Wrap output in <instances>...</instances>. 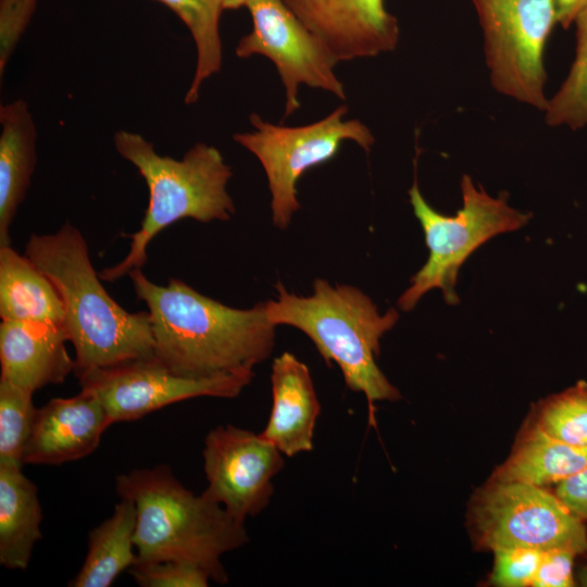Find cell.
Returning <instances> with one entry per match:
<instances>
[{
  "mask_svg": "<svg viewBox=\"0 0 587 587\" xmlns=\"http://www.w3.org/2000/svg\"><path fill=\"white\" fill-rule=\"evenodd\" d=\"M137 298L150 315L154 357L187 377L234 374L253 377L275 345V324L265 302L236 309L195 290L177 278L164 286L141 271L128 273Z\"/></svg>",
  "mask_w": 587,
  "mask_h": 587,
  "instance_id": "cell-1",
  "label": "cell"
},
{
  "mask_svg": "<svg viewBox=\"0 0 587 587\" xmlns=\"http://www.w3.org/2000/svg\"><path fill=\"white\" fill-rule=\"evenodd\" d=\"M25 255L61 296L64 327L75 349L76 377L93 369L154 357L149 312H128L111 298L75 226L66 222L53 234H32Z\"/></svg>",
  "mask_w": 587,
  "mask_h": 587,
  "instance_id": "cell-2",
  "label": "cell"
},
{
  "mask_svg": "<svg viewBox=\"0 0 587 587\" xmlns=\"http://www.w3.org/2000/svg\"><path fill=\"white\" fill-rule=\"evenodd\" d=\"M115 490L136 508L137 562H188L218 584L228 582L221 558L249 541L243 522L187 489L165 464L118 475Z\"/></svg>",
  "mask_w": 587,
  "mask_h": 587,
  "instance_id": "cell-3",
  "label": "cell"
},
{
  "mask_svg": "<svg viewBox=\"0 0 587 587\" xmlns=\"http://www.w3.org/2000/svg\"><path fill=\"white\" fill-rule=\"evenodd\" d=\"M278 297L265 302L270 321L290 325L303 332L330 365L336 363L346 386L365 396L373 421L376 401H396L399 390L376 363L380 338L399 320L389 309L379 314L376 304L360 289L349 285H330L316 278L313 294L300 297L277 283Z\"/></svg>",
  "mask_w": 587,
  "mask_h": 587,
  "instance_id": "cell-4",
  "label": "cell"
},
{
  "mask_svg": "<svg viewBox=\"0 0 587 587\" xmlns=\"http://www.w3.org/2000/svg\"><path fill=\"white\" fill-rule=\"evenodd\" d=\"M116 151L143 177L149 203L140 228L129 235L126 257L102 270L100 278L114 282L130 271L141 268L150 241L164 228L183 218L201 223L228 221L235 204L226 186L233 172L218 149L203 142L193 145L176 160L159 154L152 142L138 133L121 129L114 134Z\"/></svg>",
  "mask_w": 587,
  "mask_h": 587,
  "instance_id": "cell-5",
  "label": "cell"
},
{
  "mask_svg": "<svg viewBox=\"0 0 587 587\" xmlns=\"http://www.w3.org/2000/svg\"><path fill=\"white\" fill-rule=\"evenodd\" d=\"M462 207L453 215L433 209L420 191L416 177L409 189L410 203L419 220L428 249L425 264L412 276L410 286L398 299L400 310L409 312L432 289L442 292L445 302L458 304V274L466 259L492 237L524 227L532 214L508 203L501 192L490 196L472 177L464 174L460 182Z\"/></svg>",
  "mask_w": 587,
  "mask_h": 587,
  "instance_id": "cell-6",
  "label": "cell"
},
{
  "mask_svg": "<svg viewBox=\"0 0 587 587\" xmlns=\"http://www.w3.org/2000/svg\"><path fill=\"white\" fill-rule=\"evenodd\" d=\"M347 105H339L324 118L304 126L287 127L263 121L253 113L251 133H239L233 139L261 162L272 195L273 223L286 228L300 208L296 185L311 167L332 160L345 140H352L370 151L375 138L359 120H344Z\"/></svg>",
  "mask_w": 587,
  "mask_h": 587,
  "instance_id": "cell-7",
  "label": "cell"
},
{
  "mask_svg": "<svg viewBox=\"0 0 587 587\" xmlns=\"http://www.w3.org/2000/svg\"><path fill=\"white\" fill-rule=\"evenodd\" d=\"M484 37L491 86L545 111L544 52L558 25L554 0H472Z\"/></svg>",
  "mask_w": 587,
  "mask_h": 587,
  "instance_id": "cell-8",
  "label": "cell"
},
{
  "mask_svg": "<svg viewBox=\"0 0 587 587\" xmlns=\"http://www.w3.org/2000/svg\"><path fill=\"white\" fill-rule=\"evenodd\" d=\"M472 520L479 545L492 551L524 547L587 552L584 521L542 487L491 480L476 497Z\"/></svg>",
  "mask_w": 587,
  "mask_h": 587,
  "instance_id": "cell-9",
  "label": "cell"
},
{
  "mask_svg": "<svg viewBox=\"0 0 587 587\" xmlns=\"http://www.w3.org/2000/svg\"><path fill=\"white\" fill-rule=\"evenodd\" d=\"M246 7L253 28L239 40L236 55L260 54L273 61L286 93L283 121L300 108L297 95L302 84L346 100L345 87L334 72L338 60L283 0H249Z\"/></svg>",
  "mask_w": 587,
  "mask_h": 587,
  "instance_id": "cell-10",
  "label": "cell"
},
{
  "mask_svg": "<svg viewBox=\"0 0 587 587\" xmlns=\"http://www.w3.org/2000/svg\"><path fill=\"white\" fill-rule=\"evenodd\" d=\"M77 378L82 390L100 400L113 424L138 420L191 398H235L252 379L234 374L200 378L182 376L155 357L93 369Z\"/></svg>",
  "mask_w": 587,
  "mask_h": 587,
  "instance_id": "cell-11",
  "label": "cell"
},
{
  "mask_svg": "<svg viewBox=\"0 0 587 587\" xmlns=\"http://www.w3.org/2000/svg\"><path fill=\"white\" fill-rule=\"evenodd\" d=\"M283 453L268 440L234 425H220L204 439V494L233 517L260 514L274 494L272 479L283 470Z\"/></svg>",
  "mask_w": 587,
  "mask_h": 587,
  "instance_id": "cell-12",
  "label": "cell"
},
{
  "mask_svg": "<svg viewBox=\"0 0 587 587\" xmlns=\"http://www.w3.org/2000/svg\"><path fill=\"white\" fill-rule=\"evenodd\" d=\"M283 1L338 62L376 57L398 45V21L384 0Z\"/></svg>",
  "mask_w": 587,
  "mask_h": 587,
  "instance_id": "cell-13",
  "label": "cell"
},
{
  "mask_svg": "<svg viewBox=\"0 0 587 587\" xmlns=\"http://www.w3.org/2000/svg\"><path fill=\"white\" fill-rule=\"evenodd\" d=\"M113 423L91 392L53 398L38 409L26 444L23 464L60 465L85 458Z\"/></svg>",
  "mask_w": 587,
  "mask_h": 587,
  "instance_id": "cell-14",
  "label": "cell"
},
{
  "mask_svg": "<svg viewBox=\"0 0 587 587\" xmlns=\"http://www.w3.org/2000/svg\"><path fill=\"white\" fill-rule=\"evenodd\" d=\"M64 327L18 321H1V377L22 389L35 392L65 380L74 372Z\"/></svg>",
  "mask_w": 587,
  "mask_h": 587,
  "instance_id": "cell-15",
  "label": "cell"
},
{
  "mask_svg": "<svg viewBox=\"0 0 587 587\" xmlns=\"http://www.w3.org/2000/svg\"><path fill=\"white\" fill-rule=\"evenodd\" d=\"M272 410L262 437L290 458L313 449V434L321 413L308 366L284 352L272 364Z\"/></svg>",
  "mask_w": 587,
  "mask_h": 587,
  "instance_id": "cell-16",
  "label": "cell"
},
{
  "mask_svg": "<svg viewBox=\"0 0 587 587\" xmlns=\"http://www.w3.org/2000/svg\"><path fill=\"white\" fill-rule=\"evenodd\" d=\"M0 246H9L10 226L36 165L37 132L22 99L0 107Z\"/></svg>",
  "mask_w": 587,
  "mask_h": 587,
  "instance_id": "cell-17",
  "label": "cell"
},
{
  "mask_svg": "<svg viewBox=\"0 0 587 587\" xmlns=\"http://www.w3.org/2000/svg\"><path fill=\"white\" fill-rule=\"evenodd\" d=\"M0 316L2 321L61 327L65 321L63 302L53 283L10 245L0 246Z\"/></svg>",
  "mask_w": 587,
  "mask_h": 587,
  "instance_id": "cell-18",
  "label": "cell"
},
{
  "mask_svg": "<svg viewBox=\"0 0 587 587\" xmlns=\"http://www.w3.org/2000/svg\"><path fill=\"white\" fill-rule=\"evenodd\" d=\"M38 488L22 466L0 464V564L25 570L35 544L41 539Z\"/></svg>",
  "mask_w": 587,
  "mask_h": 587,
  "instance_id": "cell-19",
  "label": "cell"
},
{
  "mask_svg": "<svg viewBox=\"0 0 587 587\" xmlns=\"http://www.w3.org/2000/svg\"><path fill=\"white\" fill-rule=\"evenodd\" d=\"M587 466V446L566 444L538 424L530 428L492 480L536 487L559 484Z\"/></svg>",
  "mask_w": 587,
  "mask_h": 587,
  "instance_id": "cell-20",
  "label": "cell"
},
{
  "mask_svg": "<svg viewBox=\"0 0 587 587\" xmlns=\"http://www.w3.org/2000/svg\"><path fill=\"white\" fill-rule=\"evenodd\" d=\"M134 503L121 499L110 517L89 532L86 559L70 582L72 587H109L137 562Z\"/></svg>",
  "mask_w": 587,
  "mask_h": 587,
  "instance_id": "cell-21",
  "label": "cell"
},
{
  "mask_svg": "<svg viewBox=\"0 0 587 587\" xmlns=\"http://www.w3.org/2000/svg\"><path fill=\"white\" fill-rule=\"evenodd\" d=\"M168 7L187 26L196 45V70L186 92L185 102L199 98L202 83L222 66L220 17L224 10L222 0H157Z\"/></svg>",
  "mask_w": 587,
  "mask_h": 587,
  "instance_id": "cell-22",
  "label": "cell"
},
{
  "mask_svg": "<svg viewBox=\"0 0 587 587\" xmlns=\"http://www.w3.org/2000/svg\"><path fill=\"white\" fill-rule=\"evenodd\" d=\"M576 50L570 72L559 90L548 99L545 121L571 129L587 126V7L576 16Z\"/></svg>",
  "mask_w": 587,
  "mask_h": 587,
  "instance_id": "cell-23",
  "label": "cell"
},
{
  "mask_svg": "<svg viewBox=\"0 0 587 587\" xmlns=\"http://www.w3.org/2000/svg\"><path fill=\"white\" fill-rule=\"evenodd\" d=\"M37 411L33 392L0 379V464L24 465Z\"/></svg>",
  "mask_w": 587,
  "mask_h": 587,
  "instance_id": "cell-24",
  "label": "cell"
},
{
  "mask_svg": "<svg viewBox=\"0 0 587 587\" xmlns=\"http://www.w3.org/2000/svg\"><path fill=\"white\" fill-rule=\"evenodd\" d=\"M537 424L566 444L587 446V383L579 380L547 400Z\"/></svg>",
  "mask_w": 587,
  "mask_h": 587,
  "instance_id": "cell-25",
  "label": "cell"
},
{
  "mask_svg": "<svg viewBox=\"0 0 587 587\" xmlns=\"http://www.w3.org/2000/svg\"><path fill=\"white\" fill-rule=\"evenodd\" d=\"M128 572L141 587H205L211 579L202 567L175 560L136 562Z\"/></svg>",
  "mask_w": 587,
  "mask_h": 587,
  "instance_id": "cell-26",
  "label": "cell"
},
{
  "mask_svg": "<svg viewBox=\"0 0 587 587\" xmlns=\"http://www.w3.org/2000/svg\"><path fill=\"white\" fill-rule=\"evenodd\" d=\"M495 562L491 582L501 587L532 586L537 574L542 551L507 547L494 550Z\"/></svg>",
  "mask_w": 587,
  "mask_h": 587,
  "instance_id": "cell-27",
  "label": "cell"
},
{
  "mask_svg": "<svg viewBox=\"0 0 587 587\" xmlns=\"http://www.w3.org/2000/svg\"><path fill=\"white\" fill-rule=\"evenodd\" d=\"M37 0H0V76L34 14Z\"/></svg>",
  "mask_w": 587,
  "mask_h": 587,
  "instance_id": "cell-28",
  "label": "cell"
},
{
  "mask_svg": "<svg viewBox=\"0 0 587 587\" xmlns=\"http://www.w3.org/2000/svg\"><path fill=\"white\" fill-rule=\"evenodd\" d=\"M576 553L569 549L554 548L542 551L541 560L534 587H572L575 585L573 576L574 559Z\"/></svg>",
  "mask_w": 587,
  "mask_h": 587,
  "instance_id": "cell-29",
  "label": "cell"
},
{
  "mask_svg": "<svg viewBox=\"0 0 587 587\" xmlns=\"http://www.w3.org/2000/svg\"><path fill=\"white\" fill-rule=\"evenodd\" d=\"M579 519L587 520V466L557 485L554 492Z\"/></svg>",
  "mask_w": 587,
  "mask_h": 587,
  "instance_id": "cell-30",
  "label": "cell"
},
{
  "mask_svg": "<svg viewBox=\"0 0 587 587\" xmlns=\"http://www.w3.org/2000/svg\"><path fill=\"white\" fill-rule=\"evenodd\" d=\"M558 24L566 29L575 21L578 13L587 7V0H554Z\"/></svg>",
  "mask_w": 587,
  "mask_h": 587,
  "instance_id": "cell-31",
  "label": "cell"
},
{
  "mask_svg": "<svg viewBox=\"0 0 587 587\" xmlns=\"http://www.w3.org/2000/svg\"><path fill=\"white\" fill-rule=\"evenodd\" d=\"M249 0H222L224 10L238 9L246 7Z\"/></svg>",
  "mask_w": 587,
  "mask_h": 587,
  "instance_id": "cell-32",
  "label": "cell"
},
{
  "mask_svg": "<svg viewBox=\"0 0 587 587\" xmlns=\"http://www.w3.org/2000/svg\"><path fill=\"white\" fill-rule=\"evenodd\" d=\"M577 577L579 584L587 587V564L579 570Z\"/></svg>",
  "mask_w": 587,
  "mask_h": 587,
  "instance_id": "cell-33",
  "label": "cell"
}]
</instances>
